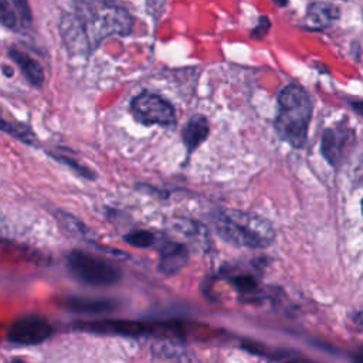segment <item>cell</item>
I'll return each mask as SVG.
<instances>
[{
    "instance_id": "1",
    "label": "cell",
    "mask_w": 363,
    "mask_h": 363,
    "mask_svg": "<svg viewBox=\"0 0 363 363\" xmlns=\"http://www.w3.org/2000/svg\"><path fill=\"white\" fill-rule=\"evenodd\" d=\"M133 18L129 11L109 0L81 1L60 23L62 41L71 55L86 57L109 35H128Z\"/></svg>"
},
{
    "instance_id": "2",
    "label": "cell",
    "mask_w": 363,
    "mask_h": 363,
    "mask_svg": "<svg viewBox=\"0 0 363 363\" xmlns=\"http://www.w3.org/2000/svg\"><path fill=\"white\" fill-rule=\"evenodd\" d=\"M213 224L224 241L237 247L265 248L275 237L274 227L267 218L241 210L221 208L214 213Z\"/></svg>"
},
{
    "instance_id": "3",
    "label": "cell",
    "mask_w": 363,
    "mask_h": 363,
    "mask_svg": "<svg viewBox=\"0 0 363 363\" xmlns=\"http://www.w3.org/2000/svg\"><path fill=\"white\" fill-rule=\"evenodd\" d=\"M312 116L309 94L298 84H288L278 95V115L275 129L282 140L295 149L306 143L308 128Z\"/></svg>"
},
{
    "instance_id": "4",
    "label": "cell",
    "mask_w": 363,
    "mask_h": 363,
    "mask_svg": "<svg viewBox=\"0 0 363 363\" xmlns=\"http://www.w3.org/2000/svg\"><path fill=\"white\" fill-rule=\"evenodd\" d=\"M67 265L79 282L92 286L113 285L122 277L121 269L113 262L81 250H72L67 255Z\"/></svg>"
},
{
    "instance_id": "5",
    "label": "cell",
    "mask_w": 363,
    "mask_h": 363,
    "mask_svg": "<svg viewBox=\"0 0 363 363\" xmlns=\"http://www.w3.org/2000/svg\"><path fill=\"white\" fill-rule=\"evenodd\" d=\"M130 109L138 122L142 125L173 126L176 123V113L173 105L152 92H142L130 102Z\"/></svg>"
},
{
    "instance_id": "6",
    "label": "cell",
    "mask_w": 363,
    "mask_h": 363,
    "mask_svg": "<svg viewBox=\"0 0 363 363\" xmlns=\"http://www.w3.org/2000/svg\"><path fill=\"white\" fill-rule=\"evenodd\" d=\"M52 335L50 322L37 315H28L16 319L7 330V340L14 345L33 346L40 345Z\"/></svg>"
},
{
    "instance_id": "7",
    "label": "cell",
    "mask_w": 363,
    "mask_h": 363,
    "mask_svg": "<svg viewBox=\"0 0 363 363\" xmlns=\"http://www.w3.org/2000/svg\"><path fill=\"white\" fill-rule=\"evenodd\" d=\"M352 136L353 130L346 129L343 126L326 128L323 130L320 140V152L323 157L328 160V163H330L332 166L339 164Z\"/></svg>"
},
{
    "instance_id": "8",
    "label": "cell",
    "mask_w": 363,
    "mask_h": 363,
    "mask_svg": "<svg viewBox=\"0 0 363 363\" xmlns=\"http://www.w3.org/2000/svg\"><path fill=\"white\" fill-rule=\"evenodd\" d=\"M159 252H160V258H159L157 269L163 275L177 274L182 268L186 267L190 257L187 247L184 244L174 242V241H166L164 244H162Z\"/></svg>"
},
{
    "instance_id": "9",
    "label": "cell",
    "mask_w": 363,
    "mask_h": 363,
    "mask_svg": "<svg viewBox=\"0 0 363 363\" xmlns=\"http://www.w3.org/2000/svg\"><path fill=\"white\" fill-rule=\"evenodd\" d=\"M9 57L16 62V65L20 68L21 74L26 77V79L33 85V86H41L44 82V71L43 67L37 60L26 54L24 51L18 48H10L9 50Z\"/></svg>"
},
{
    "instance_id": "10",
    "label": "cell",
    "mask_w": 363,
    "mask_h": 363,
    "mask_svg": "<svg viewBox=\"0 0 363 363\" xmlns=\"http://www.w3.org/2000/svg\"><path fill=\"white\" fill-rule=\"evenodd\" d=\"M339 14H340L339 9L332 3H326V1L312 3L306 11V26L309 28H316V30L325 28L330 26L335 20H337Z\"/></svg>"
},
{
    "instance_id": "11",
    "label": "cell",
    "mask_w": 363,
    "mask_h": 363,
    "mask_svg": "<svg viewBox=\"0 0 363 363\" xmlns=\"http://www.w3.org/2000/svg\"><path fill=\"white\" fill-rule=\"evenodd\" d=\"M210 125L203 115L193 116L182 130V140L189 152L196 150L208 136Z\"/></svg>"
},
{
    "instance_id": "12",
    "label": "cell",
    "mask_w": 363,
    "mask_h": 363,
    "mask_svg": "<svg viewBox=\"0 0 363 363\" xmlns=\"http://www.w3.org/2000/svg\"><path fill=\"white\" fill-rule=\"evenodd\" d=\"M115 302L106 299H89V298H69L65 302V306L74 312L82 313H96L106 312L113 308Z\"/></svg>"
},
{
    "instance_id": "13",
    "label": "cell",
    "mask_w": 363,
    "mask_h": 363,
    "mask_svg": "<svg viewBox=\"0 0 363 363\" xmlns=\"http://www.w3.org/2000/svg\"><path fill=\"white\" fill-rule=\"evenodd\" d=\"M0 132L9 133L13 138H16L27 145L35 143V133L31 130V128L23 122H17V121L4 118L1 108H0Z\"/></svg>"
},
{
    "instance_id": "14",
    "label": "cell",
    "mask_w": 363,
    "mask_h": 363,
    "mask_svg": "<svg viewBox=\"0 0 363 363\" xmlns=\"http://www.w3.org/2000/svg\"><path fill=\"white\" fill-rule=\"evenodd\" d=\"M55 218L58 220L61 230L68 235H82L85 231V225H82L79 220L65 211H57Z\"/></svg>"
},
{
    "instance_id": "15",
    "label": "cell",
    "mask_w": 363,
    "mask_h": 363,
    "mask_svg": "<svg viewBox=\"0 0 363 363\" xmlns=\"http://www.w3.org/2000/svg\"><path fill=\"white\" fill-rule=\"evenodd\" d=\"M228 281L237 289V292H240L242 295H251V294L257 292V289H258L257 279L250 274H238V275L230 277Z\"/></svg>"
},
{
    "instance_id": "16",
    "label": "cell",
    "mask_w": 363,
    "mask_h": 363,
    "mask_svg": "<svg viewBox=\"0 0 363 363\" xmlns=\"http://www.w3.org/2000/svg\"><path fill=\"white\" fill-rule=\"evenodd\" d=\"M123 240L133 247L147 248L156 242V235L147 230H136V231H132V233L123 235Z\"/></svg>"
},
{
    "instance_id": "17",
    "label": "cell",
    "mask_w": 363,
    "mask_h": 363,
    "mask_svg": "<svg viewBox=\"0 0 363 363\" xmlns=\"http://www.w3.org/2000/svg\"><path fill=\"white\" fill-rule=\"evenodd\" d=\"M50 156H51V157H54L55 160H58V162L64 163L65 166H68V167L74 169V170H75L78 174H81L82 177H85V179H88V180L95 179V174L92 173V170H91V169H88V167H85L84 164H81V163L75 162L72 157H68V156H65V155H62V153H50Z\"/></svg>"
},
{
    "instance_id": "18",
    "label": "cell",
    "mask_w": 363,
    "mask_h": 363,
    "mask_svg": "<svg viewBox=\"0 0 363 363\" xmlns=\"http://www.w3.org/2000/svg\"><path fill=\"white\" fill-rule=\"evenodd\" d=\"M0 24L10 30L18 27V16L6 0H0Z\"/></svg>"
},
{
    "instance_id": "19",
    "label": "cell",
    "mask_w": 363,
    "mask_h": 363,
    "mask_svg": "<svg viewBox=\"0 0 363 363\" xmlns=\"http://www.w3.org/2000/svg\"><path fill=\"white\" fill-rule=\"evenodd\" d=\"M13 6L17 11L18 20L24 24V26H30L31 23V10L28 6V0H11Z\"/></svg>"
},
{
    "instance_id": "20",
    "label": "cell",
    "mask_w": 363,
    "mask_h": 363,
    "mask_svg": "<svg viewBox=\"0 0 363 363\" xmlns=\"http://www.w3.org/2000/svg\"><path fill=\"white\" fill-rule=\"evenodd\" d=\"M269 27H271V21L268 20V17L265 16H261L259 20H258V24L254 27V30L251 31V37L255 38V40H261L267 35V33L269 31Z\"/></svg>"
},
{
    "instance_id": "21",
    "label": "cell",
    "mask_w": 363,
    "mask_h": 363,
    "mask_svg": "<svg viewBox=\"0 0 363 363\" xmlns=\"http://www.w3.org/2000/svg\"><path fill=\"white\" fill-rule=\"evenodd\" d=\"M279 7H285L286 6V3H288V0H274Z\"/></svg>"
}]
</instances>
